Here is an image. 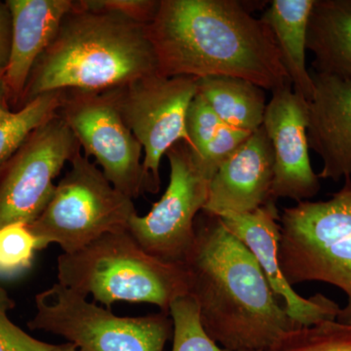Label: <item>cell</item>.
<instances>
[{
    "label": "cell",
    "instance_id": "obj_1",
    "mask_svg": "<svg viewBox=\"0 0 351 351\" xmlns=\"http://www.w3.org/2000/svg\"><path fill=\"white\" fill-rule=\"evenodd\" d=\"M163 77L230 76L274 92L292 86L276 39L237 0H160L145 27Z\"/></svg>",
    "mask_w": 351,
    "mask_h": 351
},
{
    "label": "cell",
    "instance_id": "obj_2",
    "mask_svg": "<svg viewBox=\"0 0 351 351\" xmlns=\"http://www.w3.org/2000/svg\"><path fill=\"white\" fill-rule=\"evenodd\" d=\"M195 230L182 265L210 338L226 351H269L285 332L301 328L279 304L253 254L219 217L201 211Z\"/></svg>",
    "mask_w": 351,
    "mask_h": 351
},
{
    "label": "cell",
    "instance_id": "obj_3",
    "mask_svg": "<svg viewBox=\"0 0 351 351\" xmlns=\"http://www.w3.org/2000/svg\"><path fill=\"white\" fill-rule=\"evenodd\" d=\"M147 25L75 1L32 69L25 103L55 91L101 92L158 75Z\"/></svg>",
    "mask_w": 351,
    "mask_h": 351
},
{
    "label": "cell",
    "instance_id": "obj_4",
    "mask_svg": "<svg viewBox=\"0 0 351 351\" xmlns=\"http://www.w3.org/2000/svg\"><path fill=\"white\" fill-rule=\"evenodd\" d=\"M58 283L110 307L145 302L169 314L176 300L189 295L184 265L152 257L128 230L108 233L82 250L57 260Z\"/></svg>",
    "mask_w": 351,
    "mask_h": 351
},
{
    "label": "cell",
    "instance_id": "obj_5",
    "mask_svg": "<svg viewBox=\"0 0 351 351\" xmlns=\"http://www.w3.org/2000/svg\"><path fill=\"white\" fill-rule=\"evenodd\" d=\"M279 267L291 286L330 284L343 291L346 304L337 321L351 324V178L324 201H302L279 218Z\"/></svg>",
    "mask_w": 351,
    "mask_h": 351
},
{
    "label": "cell",
    "instance_id": "obj_6",
    "mask_svg": "<svg viewBox=\"0 0 351 351\" xmlns=\"http://www.w3.org/2000/svg\"><path fill=\"white\" fill-rule=\"evenodd\" d=\"M69 163L43 214L29 225L44 248L58 244L64 254L82 250L108 233L128 230L137 213L133 199L117 191L80 149Z\"/></svg>",
    "mask_w": 351,
    "mask_h": 351
},
{
    "label": "cell",
    "instance_id": "obj_7",
    "mask_svg": "<svg viewBox=\"0 0 351 351\" xmlns=\"http://www.w3.org/2000/svg\"><path fill=\"white\" fill-rule=\"evenodd\" d=\"M29 327L62 337L82 351H163L173 332L169 314L117 316L58 282L36 295Z\"/></svg>",
    "mask_w": 351,
    "mask_h": 351
},
{
    "label": "cell",
    "instance_id": "obj_8",
    "mask_svg": "<svg viewBox=\"0 0 351 351\" xmlns=\"http://www.w3.org/2000/svg\"><path fill=\"white\" fill-rule=\"evenodd\" d=\"M198 78L193 76L141 78L112 89L120 114L144 151L145 191H160L159 168L166 152L189 138L186 119L191 101L197 94Z\"/></svg>",
    "mask_w": 351,
    "mask_h": 351
},
{
    "label": "cell",
    "instance_id": "obj_9",
    "mask_svg": "<svg viewBox=\"0 0 351 351\" xmlns=\"http://www.w3.org/2000/svg\"><path fill=\"white\" fill-rule=\"evenodd\" d=\"M58 114L117 191L133 200L144 193V151L122 119L112 90L64 91Z\"/></svg>",
    "mask_w": 351,
    "mask_h": 351
},
{
    "label": "cell",
    "instance_id": "obj_10",
    "mask_svg": "<svg viewBox=\"0 0 351 351\" xmlns=\"http://www.w3.org/2000/svg\"><path fill=\"white\" fill-rule=\"evenodd\" d=\"M170 181L149 213L132 217L128 232L152 257L182 265L195 242V219L206 204L209 180L198 169L186 143L166 152Z\"/></svg>",
    "mask_w": 351,
    "mask_h": 351
},
{
    "label": "cell",
    "instance_id": "obj_11",
    "mask_svg": "<svg viewBox=\"0 0 351 351\" xmlns=\"http://www.w3.org/2000/svg\"><path fill=\"white\" fill-rule=\"evenodd\" d=\"M80 149L59 114L34 131L0 168V228L34 223L52 198L54 180Z\"/></svg>",
    "mask_w": 351,
    "mask_h": 351
},
{
    "label": "cell",
    "instance_id": "obj_12",
    "mask_svg": "<svg viewBox=\"0 0 351 351\" xmlns=\"http://www.w3.org/2000/svg\"><path fill=\"white\" fill-rule=\"evenodd\" d=\"M308 101L292 86L277 89L263 117V127L274 149L271 197L290 198L298 203L317 195L320 179L311 166L307 140Z\"/></svg>",
    "mask_w": 351,
    "mask_h": 351
},
{
    "label": "cell",
    "instance_id": "obj_13",
    "mask_svg": "<svg viewBox=\"0 0 351 351\" xmlns=\"http://www.w3.org/2000/svg\"><path fill=\"white\" fill-rule=\"evenodd\" d=\"M219 218L228 232L253 254L274 294L282 298L286 313L298 326L308 327L321 321L337 319L341 311L337 302L322 294L314 295L308 299L302 297L281 271L277 256L280 214L276 201H269L249 213H226Z\"/></svg>",
    "mask_w": 351,
    "mask_h": 351
},
{
    "label": "cell",
    "instance_id": "obj_14",
    "mask_svg": "<svg viewBox=\"0 0 351 351\" xmlns=\"http://www.w3.org/2000/svg\"><path fill=\"white\" fill-rule=\"evenodd\" d=\"M274 149L263 127L251 133L210 180L202 211L221 217L249 213L274 201Z\"/></svg>",
    "mask_w": 351,
    "mask_h": 351
},
{
    "label": "cell",
    "instance_id": "obj_15",
    "mask_svg": "<svg viewBox=\"0 0 351 351\" xmlns=\"http://www.w3.org/2000/svg\"><path fill=\"white\" fill-rule=\"evenodd\" d=\"M314 93L308 101L309 149L322 159L319 179L351 178V82L313 71Z\"/></svg>",
    "mask_w": 351,
    "mask_h": 351
},
{
    "label": "cell",
    "instance_id": "obj_16",
    "mask_svg": "<svg viewBox=\"0 0 351 351\" xmlns=\"http://www.w3.org/2000/svg\"><path fill=\"white\" fill-rule=\"evenodd\" d=\"M73 0H8L12 22L10 55L3 75L7 98H24L36 62L59 31Z\"/></svg>",
    "mask_w": 351,
    "mask_h": 351
},
{
    "label": "cell",
    "instance_id": "obj_17",
    "mask_svg": "<svg viewBox=\"0 0 351 351\" xmlns=\"http://www.w3.org/2000/svg\"><path fill=\"white\" fill-rule=\"evenodd\" d=\"M315 0H274L261 20L269 27L295 94L309 101L314 82L306 68L307 29Z\"/></svg>",
    "mask_w": 351,
    "mask_h": 351
},
{
    "label": "cell",
    "instance_id": "obj_18",
    "mask_svg": "<svg viewBox=\"0 0 351 351\" xmlns=\"http://www.w3.org/2000/svg\"><path fill=\"white\" fill-rule=\"evenodd\" d=\"M306 48L313 71L351 82V0H315Z\"/></svg>",
    "mask_w": 351,
    "mask_h": 351
},
{
    "label": "cell",
    "instance_id": "obj_19",
    "mask_svg": "<svg viewBox=\"0 0 351 351\" xmlns=\"http://www.w3.org/2000/svg\"><path fill=\"white\" fill-rule=\"evenodd\" d=\"M197 87L226 125L250 133L263 126L267 105L263 88L230 76L199 78Z\"/></svg>",
    "mask_w": 351,
    "mask_h": 351
},
{
    "label": "cell",
    "instance_id": "obj_20",
    "mask_svg": "<svg viewBox=\"0 0 351 351\" xmlns=\"http://www.w3.org/2000/svg\"><path fill=\"white\" fill-rule=\"evenodd\" d=\"M64 91L39 95L17 112L0 117V168L25 144L39 127L56 117Z\"/></svg>",
    "mask_w": 351,
    "mask_h": 351
},
{
    "label": "cell",
    "instance_id": "obj_21",
    "mask_svg": "<svg viewBox=\"0 0 351 351\" xmlns=\"http://www.w3.org/2000/svg\"><path fill=\"white\" fill-rule=\"evenodd\" d=\"M269 351H351V324L324 320L285 332Z\"/></svg>",
    "mask_w": 351,
    "mask_h": 351
},
{
    "label": "cell",
    "instance_id": "obj_22",
    "mask_svg": "<svg viewBox=\"0 0 351 351\" xmlns=\"http://www.w3.org/2000/svg\"><path fill=\"white\" fill-rule=\"evenodd\" d=\"M169 315L173 323L172 351H226L205 331L197 302L191 295L173 302Z\"/></svg>",
    "mask_w": 351,
    "mask_h": 351
},
{
    "label": "cell",
    "instance_id": "obj_23",
    "mask_svg": "<svg viewBox=\"0 0 351 351\" xmlns=\"http://www.w3.org/2000/svg\"><path fill=\"white\" fill-rule=\"evenodd\" d=\"M29 226L11 223L0 228V276L12 277L32 267L34 254L43 249Z\"/></svg>",
    "mask_w": 351,
    "mask_h": 351
},
{
    "label": "cell",
    "instance_id": "obj_24",
    "mask_svg": "<svg viewBox=\"0 0 351 351\" xmlns=\"http://www.w3.org/2000/svg\"><path fill=\"white\" fill-rule=\"evenodd\" d=\"M223 122L200 94H196L188 108L186 129L189 149L195 158L201 156Z\"/></svg>",
    "mask_w": 351,
    "mask_h": 351
},
{
    "label": "cell",
    "instance_id": "obj_25",
    "mask_svg": "<svg viewBox=\"0 0 351 351\" xmlns=\"http://www.w3.org/2000/svg\"><path fill=\"white\" fill-rule=\"evenodd\" d=\"M250 135V132L223 124L206 145L201 156L198 158L193 156L198 169L210 181L221 164L232 156Z\"/></svg>",
    "mask_w": 351,
    "mask_h": 351
},
{
    "label": "cell",
    "instance_id": "obj_26",
    "mask_svg": "<svg viewBox=\"0 0 351 351\" xmlns=\"http://www.w3.org/2000/svg\"><path fill=\"white\" fill-rule=\"evenodd\" d=\"M13 300L0 285V351H52L55 345L32 337L9 318Z\"/></svg>",
    "mask_w": 351,
    "mask_h": 351
},
{
    "label": "cell",
    "instance_id": "obj_27",
    "mask_svg": "<svg viewBox=\"0 0 351 351\" xmlns=\"http://www.w3.org/2000/svg\"><path fill=\"white\" fill-rule=\"evenodd\" d=\"M89 5L125 16L147 25L156 17L160 0H87Z\"/></svg>",
    "mask_w": 351,
    "mask_h": 351
},
{
    "label": "cell",
    "instance_id": "obj_28",
    "mask_svg": "<svg viewBox=\"0 0 351 351\" xmlns=\"http://www.w3.org/2000/svg\"><path fill=\"white\" fill-rule=\"evenodd\" d=\"M12 22L7 4L0 2V75L5 73L10 55Z\"/></svg>",
    "mask_w": 351,
    "mask_h": 351
},
{
    "label": "cell",
    "instance_id": "obj_29",
    "mask_svg": "<svg viewBox=\"0 0 351 351\" xmlns=\"http://www.w3.org/2000/svg\"><path fill=\"white\" fill-rule=\"evenodd\" d=\"M7 93L5 85H4L3 75H0V117H3L6 112H9L7 107Z\"/></svg>",
    "mask_w": 351,
    "mask_h": 351
},
{
    "label": "cell",
    "instance_id": "obj_30",
    "mask_svg": "<svg viewBox=\"0 0 351 351\" xmlns=\"http://www.w3.org/2000/svg\"><path fill=\"white\" fill-rule=\"evenodd\" d=\"M52 351H82L78 350L75 346H73V343H64V345L56 346V348H54Z\"/></svg>",
    "mask_w": 351,
    "mask_h": 351
}]
</instances>
